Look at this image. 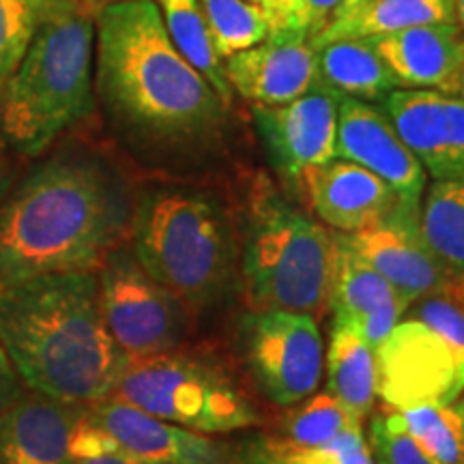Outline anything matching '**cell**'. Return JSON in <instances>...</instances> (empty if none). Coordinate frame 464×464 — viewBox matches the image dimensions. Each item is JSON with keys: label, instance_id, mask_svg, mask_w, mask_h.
I'll return each mask as SVG.
<instances>
[{"label": "cell", "instance_id": "obj_10", "mask_svg": "<svg viewBox=\"0 0 464 464\" xmlns=\"http://www.w3.org/2000/svg\"><path fill=\"white\" fill-rule=\"evenodd\" d=\"M374 357L376 398L387 409L445 404L464 393V353L415 318L404 316Z\"/></svg>", "mask_w": 464, "mask_h": 464}, {"label": "cell", "instance_id": "obj_30", "mask_svg": "<svg viewBox=\"0 0 464 464\" xmlns=\"http://www.w3.org/2000/svg\"><path fill=\"white\" fill-rule=\"evenodd\" d=\"M50 0H0V86L22 61Z\"/></svg>", "mask_w": 464, "mask_h": 464}, {"label": "cell", "instance_id": "obj_27", "mask_svg": "<svg viewBox=\"0 0 464 464\" xmlns=\"http://www.w3.org/2000/svg\"><path fill=\"white\" fill-rule=\"evenodd\" d=\"M353 428H363V421L357 420L332 393L321 392L290 406L282 434L276 437L297 448H318Z\"/></svg>", "mask_w": 464, "mask_h": 464}, {"label": "cell", "instance_id": "obj_38", "mask_svg": "<svg viewBox=\"0 0 464 464\" xmlns=\"http://www.w3.org/2000/svg\"><path fill=\"white\" fill-rule=\"evenodd\" d=\"M456 22L464 28V0H458L456 5Z\"/></svg>", "mask_w": 464, "mask_h": 464}, {"label": "cell", "instance_id": "obj_39", "mask_svg": "<svg viewBox=\"0 0 464 464\" xmlns=\"http://www.w3.org/2000/svg\"><path fill=\"white\" fill-rule=\"evenodd\" d=\"M5 198V166H3V158H0V200Z\"/></svg>", "mask_w": 464, "mask_h": 464}, {"label": "cell", "instance_id": "obj_1", "mask_svg": "<svg viewBox=\"0 0 464 464\" xmlns=\"http://www.w3.org/2000/svg\"><path fill=\"white\" fill-rule=\"evenodd\" d=\"M95 97L119 138L153 164L211 153L226 106L172 44L155 0L95 11Z\"/></svg>", "mask_w": 464, "mask_h": 464}, {"label": "cell", "instance_id": "obj_22", "mask_svg": "<svg viewBox=\"0 0 464 464\" xmlns=\"http://www.w3.org/2000/svg\"><path fill=\"white\" fill-rule=\"evenodd\" d=\"M316 67L321 84L342 97L381 103L400 89L396 75L368 39H340L318 45Z\"/></svg>", "mask_w": 464, "mask_h": 464}, {"label": "cell", "instance_id": "obj_36", "mask_svg": "<svg viewBox=\"0 0 464 464\" xmlns=\"http://www.w3.org/2000/svg\"><path fill=\"white\" fill-rule=\"evenodd\" d=\"M73 464H161L147 460V458L133 456L130 451H114V454H103L95 458H80V460H73Z\"/></svg>", "mask_w": 464, "mask_h": 464}, {"label": "cell", "instance_id": "obj_18", "mask_svg": "<svg viewBox=\"0 0 464 464\" xmlns=\"http://www.w3.org/2000/svg\"><path fill=\"white\" fill-rule=\"evenodd\" d=\"M86 409L39 392L22 393L0 411V464H73L72 439Z\"/></svg>", "mask_w": 464, "mask_h": 464}, {"label": "cell", "instance_id": "obj_2", "mask_svg": "<svg viewBox=\"0 0 464 464\" xmlns=\"http://www.w3.org/2000/svg\"><path fill=\"white\" fill-rule=\"evenodd\" d=\"M133 196L103 155L61 147L37 158L0 200V288L63 271H97L130 239Z\"/></svg>", "mask_w": 464, "mask_h": 464}, {"label": "cell", "instance_id": "obj_21", "mask_svg": "<svg viewBox=\"0 0 464 464\" xmlns=\"http://www.w3.org/2000/svg\"><path fill=\"white\" fill-rule=\"evenodd\" d=\"M456 5L458 0H365L335 15L312 44L318 48L340 39H370L415 26L454 24Z\"/></svg>", "mask_w": 464, "mask_h": 464}, {"label": "cell", "instance_id": "obj_24", "mask_svg": "<svg viewBox=\"0 0 464 464\" xmlns=\"http://www.w3.org/2000/svg\"><path fill=\"white\" fill-rule=\"evenodd\" d=\"M417 232L450 274L464 276V179L432 181L423 189Z\"/></svg>", "mask_w": 464, "mask_h": 464}, {"label": "cell", "instance_id": "obj_40", "mask_svg": "<svg viewBox=\"0 0 464 464\" xmlns=\"http://www.w3.org/2000/svg\"><path fill=\"white\" fill-rule=\"evenodd\" d=\"M362 3H365V0H344V5H342V9L338 11V14H342V11H348V9L357 7V5H362Z\"/></svg>", "mask_w": 464, "mask_h": 464}, {"label": "cell", "instance_id": "obj_43", "mask_svg": "<svg viewBox=\"0 0 464 464\" xmlns=\"http://www.w3.org/2000/svg\"><path fill=\"white\" fill-rule=\"evenodd\" d=\"M462 396H464V393H462Z\"/></svg>", "mask_w": 464, "mask_h": 464}, {"label": "cell", "instance_id": "obj_33", "mask_svg": "<svg viewBox=\"0 0 464 464\" xmlns=\"http://www.w3.org/2000/svg\"><path fill=\"white\" fill-rule=\"evenodd\" d=\"M282 464H370L372 451L363 428H353L318 448H297L280 437H265Z\"/></svg>", "mask_w": 464, "mask_h": 464}, {"label": "cell", "instance_id": "obj_4", "mask_svg": "<svg viewBox=\"0 0 464 464\" xmlns=\"http://www.w3.org/2000/svg\"><path fill=\"white\" fill-rule=\"evenodd\" d=\"M95 108V14L50 0L31 44L0 86V142L37 160Z\"/></svg>", "mask_w": 464, "mask_h": 464}, {"label": "cell", "instance_id": "obj_11", "mask_svg": "<svg viewBox=\"0 0 464 464\" xmlns=\"http://www.w3.org/2000/svg\"><path fill=\"white\" fill-rule=\"evenodd\" d=\"M340 97L318 82L280 106H252L260 140L284 181L297 185L305 170L335 158Z\"/></svg>", "mask_w": 464, "mask_h": 464}, {"label": "cell", "instance_id": "obj_34", "mask_svg": "<svg viewBox=\"0 0 464 464\" xmlns=\"http://www.w3.org/2000/svg\"><path fill=\"white\" fill-rule=\"evenodd\" d=\"M22 393H24V387H22L20 374H17L5 348L0 346V411L14 404Z\"/></svg>", "mask_w": 464, "mask_h": 464}, {"label": "cell", "instance_id": "obj_8", "mask_svg": "<svg viewBox=\"0 0 464 464\" xmlns=\"http://www.w3.org/2000/svg\"><path fill=\"white\" fill-rule=\"evenodd\" d=\"M97 280L103 321L130 359L174 351L189 335L191 310L147 274L130 241L108 254Z\"/></svg>", "mask_w": 464, "mask_h": 464}, {"label": "cell", "instance_id": "obj_20", "mask_svg": "<svg viewBox=\"0 0 464 464\" xmlns=\"http://www.w3.org/2000/svg\"><path fill=\"white\" fill-rule=\"evenodd\" d=\"M335 323L351 324L362 338L376 348L402 321L409 304L359 254L335 235V271L332 284V301Z\"/></svg>", "mask_w": 464, "mask_h": 464}, {"label": "cell", "instance_id": "obj_19", "mask_svg": "<svg viewBox=\"0 0 464 464\" xmlns=\"http://www.w3.org/2000/svg\"><path fill=\"white\" fill-rule=\"evenodd\" d=\"M400 89L460 92L464 72V28L460 24H426L370 37Z\"/></svg>", "mask_w": 464, "mask_h": 464}, {"label": "cell", "instance_id": "obj_14", "mask_svg": "<svg viewBox=\"0 0 464 464\" xmlns=\"http://www.w3.org/2000/svg\"><path fill=\"white\" fill-rule=\"evenodd\" d=\"M89 417L133 456L161 464H239V448L161 420L125 400L89 404Z\"/></svg>", "mask_w": 464, "mask_h": 464}, {"label": "cell", "instance_id": "obj_15", "mask_svg": "<svg viewBox=\"0 0 464 464\" xmlns=\"http://www.w3.org/2000/svg\"><path fill=\"white\" fill-rule=\"evenodd\" d=\"M295 188L321 224L342 235L372 228L396 213H404L390 185L348 160L334 158L327 164L310 168L301 174Z\"/></svg>", "mask_w": 464, "mask_h": 464}, {"label": "cell", "instance_id": "obj_17", "mask_svg": "<svg viewBox=\"0 0 464 464\" xmlns=\"http://www.w3.org/2000/svg\"><path fill=\"white\" fill-rule=\"evenodd\" d=\"M342 237L365 263L374 266L398 290L409 305L443 288L454 277L421 241L417 232V218L396 213L372 228Z\"/></svg>", "mask_w": 464, "mask_h": 464}, {"label": "cell", "instance_id": "obj_16", "mask_svg": "<svg viewBox=\"0 0 464 464\" xmlns=\"http://www.w3.org/2000/svg\"><path fill=\"white\" fill-rule=\"evenodd\" d=\"M230 89L252 106H280L321 82L316 48L305 37H266L224 61Z\"/></svg>", "mask_w": 464, "mask_h": 464}, {"label": "cell", "instance_id": "obj_42", "mask_svg": "<svg viewBox=\"0 0 464 464\" xmlns=\"http://www.w3.org/2000/svg\"><path fill=\"white\" fill-rule=\"evenodd\" d=\"M370 464H379V462H376V460H374V458H372V460H370Z\"/></svg>", "mask_w": 464, "mask_h": 464}, {"label": "cell", "instance_id": "obj_5", "mask_svg": "<svg viewBox=\"0 0 464 464\" xmlns=\"http://www.w3.org/2000/svg\"><path fill=\"white\" fill-rule=\"evenodd\" d=\"M130 246L150 277L191 312L230 299L241 247L224 202L191 188H149L133 198Z\"/></svg>", "mask_w": 464, "mask_h": 464}, {"label": "cell", "instance_id": "obj_31", "mask_svg": "<svg viewBox=\"0 0 464 464\" xmlns=\"http://www.w3.org/2000/svg\"><path fill=\"white\" fill-rule=\"evenodd\" d=\"M404 316L426 323L464 353V276H454L443 288L413 301Z\"/></svg>", "mask_w": 464, "mask_h": 464}, {"label": "cell", "instance_id": "obj_28", "mask_svg": "<svg viewBox=\"0 0 464 464\" xmlns=\"http://www.w3.org/2000/svg\"><path fill=\"white\" fill-rule=\"evenodd\" d=\"M218 54L228 58L269 37L265 11L252 0H198Z\"/></svg>", "mask_w": 464, "mask_h": 464}, {"label": "cell", "instance_id": "obj_12", "mask_svg": "<svg viewBox=\"0 0 464 464\" xmlns=\"http://www.w3.org/2000/svg\"><path fill=\"white\" fill-rule=\"evenodd\" d=\"M335 158L353 161L382 179L396 191L404 213L417 218L428 174L381 106L340 97Z\"/></svg>", "mask_w": 464, "mask_h": 464}, {"label": "cell", "instance_id": "obj_37", "mask_svg": "<svg viewBox=\"0 0 464 464\" xmlns=\"http://www.w3.org/2000/svg\"><path fill=\"white\" fill-rule=\"evenodd\" d=\"M82 3L92 11V14H95V11H100V9H103V7H110V5L125 3V0H82Z\"/></svg>", "mask_w": 464, "mask_h": 464}, {"label": "cell", "instance_id": "obj_6", "mask_svg": "<svg viewBox=\"0 0 464 464\" xmlns=\"http://www.w3.org/2000/svg\"><path fill=\"white\" fill-rule=\"evenodd\" d=\"M335 235L299 211L265 177L249 191L241 280L252 310L321 318L329 310Z\"/></svg>", "mask_w": 464, "mask_h": 464}, {"label": "cell", "instance_id": "obj_35", "mask_svg": "<svg viewBox=\"0 0 464 464\" xmlns=\"http://www.w3.org/2000/svg\"><path fill=\"white\" fill-rule=\"evenodd\" d=\"M239 464H282L265 437H254L239 445Z\"/></svg>", "mask_w": 464, "mask_h": 464}, {"label": "cell", "instance_id": "obj_7", "mask_svg": "<svg viewBox=\"0 0 464 464\" xmlns=\"http://www.w3.org/2000/svg\"><path fill=\"white\" fill-rule=\"evenodd\" d=\"M112 396L202 434H228L263 423L254 400L230 370L179 348L130 359Z\"/></svg>", "mask_w": 464, "mask_h": 464}, {"label": "cell", "instance_id": "obj_9", "mask_svg": "<svg viewBox=\"0 0 464 464\" xmlns=\"http://www.w3.org/2000/svg\"><path fill=\"white\" fill-rule=\"evenodd\" d=\"M243 357L258 392L290 409L316 392L323 338L316 318L284 310H252L241 329Z\"/></svg>", "mask_w": 464, "mask_h": 464}, {"label": "cell", "instance_id": "obj_26", "mask_svg": "<svg viewBox=\"0 0 464 464\" xmlns=\"http://www.w3.org/2000/svg\"><path fill=\"white\" fill-rule=\"evenodd\" d=\"M398 413L411 437L439 464H464V396Z\"/></svg>", "mask_w": 464, "mask_h": 464}, {"label": "cell", "instance_id": "obj_25", "mask_svg": "<svg viewBox=\"0 0 464 464\" xmlns=\"http://www.w3.org/2000/svg\"><path fill=\"white\" fill-rule=\"evenodd\" d=\"M155 3L177 50L196 72L205 75L207 82L216 89L226 106H230L232 89L226 78L224 58L218 54L211 28L207 24L198 0H155Z\"/></svg>", "mask_w": 464, "mask_h": 464}, {"label": "cell", "instance_id": "obj_32", "mask_svg": "<svg viewBox=\"0 0 464 464\" xmlns=\"http://www.w3.org/2000/svg\"><path fill=\"white\" fill-rule=\"evenodd\" d=\"M368 448L379 464H439L406 430L398 411L368 417Z\"/></svg>", "mask_w": 464, "mask_h": 464}, {"label": "cell", "instance_id": "obj_23", "mask_svg": "<svg viewBox=\"0 0 464 464\" xmlns=\"http://www.w3.org/2000/svg\"><path fill=\"white\" fill-rule=\"evenodd\" d=\"M323 368H327L324 392L344 404L357 420H368L376 400V357L372 346L351 324L334 321Z\"/></svg>", "mask_w": 464, "mask_h": 464}, {"label": "cell", "instance_id": "obj_29", "mask_svg": "<svg viewBox=\"0 0 464 464\" xmlns=\"http://www.w3.org/2000/svg\"><path fill=\"white\" fill-rule=\"evenodd\" d=\"M265 11L269 37L314 39L338 15L344 0H252Z\"/></svg>", "mask_w": 464, "mask_h": 464}, {"label": "cell", "instance_id": "obj_13", "mask_svg": "<svg viewBox=\"0 0 464 464\" xmlns=\"http://www.w3.org/2000/svg\"><path fill=\"white\" fill-rule=\"evenodd\" d=\"M411 153L434 181L464 179V102L437 91L398 89L381 102Z\"/></svg>", "mask_w": 464, "mask_h": 464}, {"label": "cell", "instance_id": "obj_3", "mask_svg": "<svg viewBox=\"0 0 464 464\" xmlns=\"http://www.w3.org/2000/svg\"><path fill=\"white\" fill-rule=\"evenodd\" d=\"M0 346L33 392L86 406L112 396L130 362L103 321L97 271L0 288Z\"/></svg>", "mask_w": 464, "mask_h": 464}, {"label": "cell", "instance_id": "obj_41", "mask_svg": "<svg viewBox=\"0 0 464 464\" xmlns=\"http://www.w3.org/2000/svg\"><path fill=\"white\" fill-rule=\"evenodd\" d=\"M458 97L464 102V72H462V82H460V92H458Z\"/></svg>", "mask_w": 464, "mask_h": 464}]
</instances>
